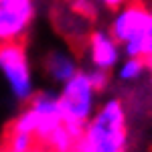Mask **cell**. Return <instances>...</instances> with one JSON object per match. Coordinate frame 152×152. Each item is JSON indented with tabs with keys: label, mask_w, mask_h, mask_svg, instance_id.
Wrapping results in <instances>:
<instances>
[{
	"label": "cell",
	"mask_w": 152,
	"mask_h": 152,
	"mask_svg": "<svg viewBox=\"0 0 152 152\" xmlns=\"http://www.w3.org/2000/svg\"><path fill=\"white\" fill-rule=\"evenodd\" d=\"M97 94L99 91L95 89L89 73L85 71H77L71 79L63 83L59 94V105L65 126L75 134H81L89 118L94 116Z\"/></svg>",
	"instance_id": "obj_3"
},
{
	"label": "cell",
	"mask_w": 152,
	"mask_h": 152,
	"mask_svg": "<svg viewBox=\"0 0 152 152\" xmlns=\"http://www.w3.org/2000/svg\"><path fill=\"white\" fill-rule=\"evenodd\" d=\"M85 49L94 69L110 71L120 61V45L110 31H91L85 35Z\"/></svg>",
	"instance_id": "obj_7"
},
{
	"label": "cell",
	"mask_w": 152,
	"mask_h": 152,
	"mask_svg": "<svg viewBox=\"0 0 152 152\" xmlns=\"http://www.w3.org/2000/svg\"><path fill=\"white\" fill-rule=\"evenodd\" d=\"M14 128L24 130L33 134L39 144L47 140L49 136L63 124V114L59 105V95L51 91H41V94L31 95L24 110L10 122Z\"/></svg>",
	"instance_id": "obj_4"
},
{
	"label": "cell",
	"mask_w": 152,
	"mask_h": 152,
	"mask_svg": "<svg viewBox=\"0 0 152 152\" xmlns=\"http://www.w3.org/2000/svg\"><path fill=\"white\" fill-rule=\"evenodd\" d=\"M94 4H99V6H104V8H110V10H118L126 0H91Z\"/></svg>",
	"instance_id": "obj_10"
},
{
	"label": "cell",
	"mask_w": 152,
	"mask_h": 152,
	"mask_svg": "<svg viewBox=\"0 0 152 152\" xmlns=\"http://www.w3.org/2000/svg\"><path fill=\"white\" fill-rule=\"evenodd\" d=\"M128 114L122 99H107L94 112L73 152H126Z\"/></svg>",
	"instance_id": "obj_1"
},
{
	"label": "cell",
	"mask_w": 152,
	"mask_h": 152,
	"mask_svg": "<svg viewBox=\"0 0 152 152\" xmlns=\"http://www.w3.org/2000/svg\"><path fill=\"white\" fill-rule=\"evenodd\" d=\"M146 67H148V69H152V55L146 59Z\"/></svg>",
	"instance_id": "obj_12"
},
{
	"label": "cell",
	"mask_w": 152,
	"mask_h": 152,
	"mask_svg": "<svg viewBox=\"0 0 152 152\" xmlns=\"http://www.w3.org/2000/svg\"><path fill=\"white\" fill-rule=\"evenodd\" d=\"M0 73L8 83L10 94L18 102H28L33 95V69L23 41L0 43Z\"/></svg>",
	"instance_id": "obj_5"
},
{
	"label": "cell",
	"mask_w": 152,
	"mask_h": 152,
	"mask_svg": "<svg viewBox=\"0 0 152 152\" xmlns=\"http://www.w3.org/2000/svg\"><path fill=\"white\" fill-rule=\"evenodd\" d=\"M146 69H148V67H146V61H144V59L128 57L122 63L120 71H118V77H120L122 81H126V83H132V81H138Z\"/></svg>",
	"instance_id": "obj_9"
},
{
	"label": "cell",
	"mask_w": 152,
	"mask_h": 152,
	"mask_svg": "<svg viewBox=\"0 0 152 152\" xmlns=\"http://www.w3.org/2000/svg\"><path fill=\"white\" fill-rule=\"evenodd\" d=\"M77 63L75 59L71 57L69 53H63V51H51L47 57H45V73L53 79L55 83H63L71 79L75 73H77Z\"/></svg>",
	"instance_id": "obj_8"
},
{
	"label": "cell",
	"mask_w": 152,
	"mask_h": 152,
	"mask_svg": "<svg viewBox=\"0 0 152 152\" xmlns=\"http://www.w3.org/2000/svg\"><path fill=\"white\" fill-rule=\"evenodd\" d=\"M150 8H152V6H150Z\"/></svg>",
	"instance_id": "obj_14"
},
{
	"label": "cell",
	"mask_w": 152,
	"mask_h": 152,
	"mask_svg": "<svg viewBox=\"0 0 152 152\" xmlns=\"http://www.w3.org/2000/svg\"><path fill=\"white\" fill-rule=\"evenodd\" d=\"M35 14V0H0V43L23 41Z\"/></svg>",
	"instance_id": "obj_6"
},
{
	"label": "cell",
	"mask_w": 152,
	"mask_h": 152,
	"mask_svg": "<svg viewBox=\"0 0 152 152\" xmlns=\"http://www.w3.org/2000/svg\"><path fill=\"white\" fill-rule=\"evenodd\" d=\"M150 85H152V79H150Z\"/></svg>",
	"instance_id": "obj_13"
},
{
	"label": "cell",
	"mask_w": 152,
	"mask_h": 152,
	"mask_svg": "<svg viewBox=\"0 0 152 152\" xmlns=\"http://www.w3.org/2000/svg\"><path fill=\"white\" fill-rule=\"evenodd\" d=\"M26 152H49V150L43 146V144H37V146H33L31 150H26Z\"/></svg>",
	"instance_id": "obj_11"
},
{
	"label": "cell",
	"mask_w": 152,
	"mask_h": 152,
	"mask_svg": "<svg viewBox=\"0 0 152 152\" xmlns=\"http://www.w3.org/2000/svg\"><path fill=\"white\" fill-rule=\"evenodd\" d=\"M110 33L128 57L146 61L152 55V8L146 0H126L114 14Z\"/></svg>",
	"instance_id": "obj_2"
}]
</instances>
